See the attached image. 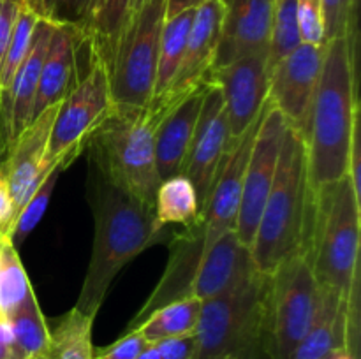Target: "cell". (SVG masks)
I'll return each instance as SVG.
<instances>
[{
  "label": "cell",
  "mask_w": 361,
  "mask_h": 359,
  "mask_svg": "<svg viewBox=\"0 0 361 359\" xmlns=\"http://www.w3.org/2000/svg\"><path fill=\"white\" fill-rule=\"evenodd\" d=\"M147 345L148 341L136 329L126 331L123 336H120L108 348L95 354L94 359H136Z\"/></svg>",
  "instance_id": "35"
},
{
  "label": "cell",
  "mask_w": 361,
  "mask_h": 359,
  "mask_svg": "<svg viewBox=\"0 0 361 359\" xmlns=\"http://www.w3.org/2000/svg\"><path fill=\"white\" fill-rule=\"evenodd\" d=\"M324 44L300 42L270 69L268 99L282 113L286 123L305 137L310 109L323 69Z\"/></svg>",
  "instance_id": "11"
},
{
  "label": "cell",
  "mask_w": 361,
  "mask_h": 359,
  "mask_svg": "<svg viewBox=\"0 0 361 359\" xmlns=\"http://www.w3.org/2000/svg\"><path fill=\"white\" fill-rule=\"evenodd\" d=\"M166 109L168 104L154 101L141 109L115 108L85 148L88 164L150 208H155V192L161 183L155 134Z\"/></svg>",
  "instance_id": "5"
},
{
  "label": "cell",
  "mask_w": 361,
  "mask_h": 359,
  "mask_svg": "<svg viewBox=\"0 0 361 359\" xmlns=\"http://www.w3.org/2000/svg\"><path fill=\"white\" fill-rule=\"evenodd\" d=\"M85 46V37L76 28L55 25L44 62L41 67L37 92H35L32 120L51 106L62 102V99L80 81V49Z\"/></svg>",
  "instance_id": "21"
},
{
  "label": "cell",
  "mask_w": 361,
  "mask_h": 359,
  "mask_svg": "<svg viewBox=\"0 0 361 359\" xmlns=\"http://www.w3.org/2000/svg\"><path fill=\"white\" fill-rule=\"evenodd\" d=\"M94 317L71 308L49 331V359H94Z\"/></svg>",
  "instance_id": "27"
},
{
  "label": "cell",
  "mask_w": 361,
  "mask_h": 359,
  "mask_svg": "<svg viewBox=\"0 0 361 359\" xmlns=\"http://www.w3.org/2000/svg\"><path fill=\"white\" fill-rule=\"evenodd\" d=\"M310 215L312 196L307 182L305 139L298 129L288 125L274 185L250 245L257 273L270 277L288 257L305 250Z\"/></svg>",
  "instance_id": "3"
},
{
  "label": "cell",
  "mask_w": 361,
  "mask_h": 359,
  "mask_svg": "<svg viewBox=\"0 0 361 359\" xmlns=\"http://www.w3.org/2000/svg\"><path fill=\"white\" fill-rule=\"evenodd\" d=\"M130 0H97L94 18L87 34V46L111 58L120 34L129 20Z\"/></svg>",
  "instance_id": "28"
},
{
  "label": "cell",
  "mask_w": 361,
  "mask_h": 359,
  "mask_svg": "<svg viewBox=\"0 0 361 359\" xmlns=\"http://www.w3.org/2000/svg\"><path fill=\"white\" fill-rule=\"evenodd\" d=\"M162 359H197V345L194 334L168 338L154 344Z\"/></svg>",
  "instance_id": "37"
},
{
  "label": "cell",
  "mask_w": 361,
  "mask_h": 359,
  "mask_svg": "<svg viewBox=\"0 0 361 359\" xmlns=\"http://www.w3.org/2000/svg\"><path fill=\"white\" fill-rule=\"evenodd\" d=\"M286 127L288 123L282 113L268 99L263 108L259 127L254 136L245 175H243L242 201H240L238 220H236L235 229L238 239L243 245L249 246V250L252 245L254 232L259 224L261 213H263L264 203L274 185Z\"/></svg>",
  "instance_id": "10"
},
{
  "label": "cell",
  "mask_w": 361,
  "mask_h": 359,
  "mask_svg": "<svg viewBox=\"0 0 361 359\" xmlns=\"http://www.w3.org/2000/svg\"><path fill=\"white\" fill-rule=\"evenodd\" d=\"M192 18L194 9H189L164 20L161 32V42H159L157 73H155V87L152 101L162 97L168 92L173 80H175L176 70H178L180 62H182L183 51H185Z\"/></svg>",
  "instance_id": "26"
},
{
  "label": "cell",
  "mask_w": 361,
  "mask_h": 359,
  "mask_svg": "<svg viewBox=\"0 0 361 359\" xmlns=\"http://www.w3.org/2000/svg\"><path fill=\"white\" fill-rule=\"evenodd\" d=\"M25 0H0V67Z\"/></svg>",
  "instance_id": "36"
},
{
  "label": "cell",
  "mask_w": 361,
  "mask_h": 359,
  "mask_svg": "<svg viewBox=\"0 0 361 359\" xmlns=\"http://www.w3.org/2000/svg\"><path fill=\"white\" fill-rule=\"evenodd\" d=\"M7 319L14 336L13 359L48 358L49 327L34 291L28 292L27 298L7 313Z\"/></svg>",
  "instance_id": "23"
},
{
  "label": "cell",
  "mask_w": 361,
  "mask_h": 359,
  "mask_svg": "<svg viewBox=\"0 0 361 359\" xmlns=\"http://www.w3.org/2000/svg\"><path fill=\"white\" fill-rule=\"evenodd\" d=\"M348 299L331 289L321 287L316 317L289 359H326L331 352L348 351Z\"/></svg>",
  "instance_id": "22"
},
{
  "label": "cell",
  "mask_w": 361,
  "mask_h": 359,
  "mask_svg": "<svg viewBox=\"0 0 361 359\" xmlns=\"http://www.w3.org/2000/svg\"><path fill=\"white\" fill-rule=\"evenodd\" d=\"M32 291L34 289L18 256L16 246L11 239H6L0 257V312L7 315Z\"/></svg>",
  "instance_id": "30"
},
{
  "label": "cell",
  "mask_w": 361,
  "mask_h": 359,
  "mask_svg": "<svg viewBox=\"0 0 361 359\" xmlns=\"http://www.w3.org/2000/svg\"><path fill=\"white\" fill-rule=\"evenodd\" d=\"M296 23L302 42L314 46H323L326 42L323 0H296Z\"/></svg>",
  "instance_id": "34"
},
{
  "label": "cell",
  "mask_w": 361,
  "mask_h": 359,
  "mask_svg": "<svg viewBox=\"0 0 361 359\" xmlns=\"http://www.w3.org/2000/svg\"><path fill=\"white\" fill-rule=\"evenodd\" d=\"M224 11V0H207L194 9L185 51H183L175 80L169 84L168 92L162 97L154 99V102L171 104V102L185 97L189 92H192L200 84L210 81Z\"/></svg>",
  "instance_id": "16"
},
{
  "label": "cell",
  "mask_w": 361,
  "mask_h": 359,
  "mask_svg": "<svg viewBox=\"0 0 361 359\" xmlns=\"http://www.w3.org/2000/svg\"><path fill=\"white\" fill-rule=\"evenodd\" d=\"M13 231V197L4 165L0 164V236L11 238Z\"/></svg>",
  "instance_id": "38"
},
{
  "label": "cell",
  "mask_w": 361,
  "mask_h": 359,
  "mask_svg": "<svg viewBox=\"0 0 361 359\" xmlns=\"http://www.w3.org/2000/svg\"><path fill=\"white\" fill-rule=\"evenodd\" d=\"M37 21L39 16L28 7L27 0H25L23 7L20 11V16L16 20V25H14V30L13 35H11L9 46L6 49V55H4L2 67H0V97L9 90L11 83L14 80V74L18 73L21 62L27 56Z\"/></svg>",
  "instance_id": "31"
},
{
  "label": "cell",
  "mask_w": 361,
  "mask_h": 359,
  "mask_svg": "<svg viewBox=\"0 0 361 359\" xmlns=\"http://www.w3.org/2000/svg\"><path fill=\"white\" fill-rule=\"evenodd\" d=\"M69 164H73V162L67 160V162H62L60 165H56V168L51 171V175H49L48 178H46L44 182H42L41 185L32 192L30 197H28L23 210L20 211L16 222H14L13 231H11V241H13L14 246H16L18 243L23 241V239L34 231L35 225L41 222L42 215L46 213V208H48L49 204V199H51L53 190H55L56 180H59L60 172L66 171V169L69 168Z\"/></svg>",
  "instance_id": "32"
},
{
  "label": "cell",
  "mask_w": 361,
  "mask_h": 359,
  "mask_svg": "<svg viewBox=\"0 0 361 359\" xmlns=\"http://www.w3.org/2000/svg\"><path fill=\"white\" fill-rule=\"evenodd\" d=\"M44 359H49V358H44Z\"/></svg>",
  "instance_id": "45"
},
{
  "label": "cell",
  "mask_w": 361,
  "mask_h": 359,
  "mask_svg": "<svg viewBox=\"0 0 361 359\" xmlns=\"http://www.w3.org/2000/svg\"><path fill=\"white\" fill-rule=\"evenodd\" d=\"M27 4L41 20L76 28L83 34L87 42V34L97 0H27Z\"/></svg>",
  "instance_id": "29"
},
{
  "label": "cell",
  "mask_w": 361,
  "mask_h": 359,
  "mask_svg": "<svg viewBox=\"0 0 361 359\" xmlns=\"http://www.w3.org/2000/svg\"><path fill=\"white\" fill-rule=\"evenodd\" d=\"M210 80L224 97L231 144L256 123L267 104L270 92L268 55L245 56L229 65L212 69Z\"/></svg>",
  "instance_id": "12"
},
{
  "label": "cell",
  "mask_w": 361,
  "mask_h": 359,
  "mask_svg": "<svg viewBox=\"0 0 361 359\" xmlns=\"http://www.w3.org/2000/svg\"><path fill=\"white\" fill-rule=\"evenodd\" d=\"M268 280L261 273L233 291L201 303L197 359H259L264 354V301Z\"/></svg>",
  "instance_id": "6"
},
{
  "label": "cell",
  "mask_w": 361,
  "mask_h": 359,
  "mask_svg": "<svg viewBox=\"0 0 361 359\" xmlns=\"http://www.w3.org/2000/svg\"><path fill=\"white\" fill-rule=\"evenodd\" d=\"M0 313H2V312H0Z\"/></svg>",
  "instance_id": "46"
},
{
  "label": "cell",
  "mask_w": 361,
  "mask_h": 359,
  "mask_svg": "<svg viewBox=\"0 0 361 359\" xmlns=\"http://www.w3.org/2000/svg\"><path fill=\"white\" fill-rule=\"evenodd\" d=\"M257 273L249 246L243 245L235 231L226 232L207 252L201 253L194 273L190 296L201 301L233 291Z\"/></svg>",
  "instance_id": "19"
},
{
  "label": "cell",
  "mask_w": 361,
  "mask_h": 359,
  "mask_svg": "<svg viewBox=\"0 0 361 359\" xmlns=\"http://www.w3.org/2000/svg\"><path fill=\"white\" fill-rule=\"evenodd\" d=\"M210 83L212 80L168 104L162 115L155 134V162L161 180L182 172Z\"/></svg>",
  "instance_id": "18"
},
{
  "label": "cell",
  "mask_w": 361,
  "mask_h": 359,
  "mask_svg": "<svg viewBox=\"0 0 361 359\" xmlns=\"http://www.w3.org/2000/svg\"><path fill=\"white\" fill-rule=\"evenodd\" d=\"M355 60L356 35L324 42L323 69L303 137L310 196L349 175L353 139L360 129Z\"/></svg>",
  "instance_id": "2"
},
{
  "label": "cell",
  "mask_w": 361,
  "mask_h": 359,
  "mask_svg": "<svg viewBox=\"0 0 361 359\" xmlns=\"http://www.w3.org/2000/svg\"><path fill=\"white\" fill-rule=\"evenodd\" d=\"M201 253H203V218L189 227H183V231L173 232L171 243H169V263L162 275V280L159 282L154 294L148 298L140 313L130 320L126 331L134 329L154 310L190 296V285H192Z\"/></svg>",
  "instance_id": "20"
},
{
  "label": "cell",
  "mask_w": 361,
  "mask_h": 359,
  "mask_svg": "<svg viewBox=\"0 0 361 359\" xmlns=\"http://www.w3.org/2000/svg\"><path fill=\"white\" fill-rule=\"evenodd\" d=\"M164 20L166 0H148L127 20L108 63L115 108L141 109L150 104Z\"/></svg>",
  "instance_id": "8"
},
{
  "label": "cell",
  "mask_w": 361,
  "mask_h": 359,
  "mask_svg": "<svg viewBox=\"0 0 361 359\" xmlns=\"http://www.w3.org/2000/svg\"><path fill=\"white\" fill-rule=\"evenodd\" d=\"M155 217L161 225H189L203 218L196 187L183 172L161 180L155 192Z\"/></svg>",
  "instance_id": "24"
},
{
  "label": "cell",
  "mask_w": 361,
  "mask_h": 359,
  "mask_svg": "<svg viewBox=\"0 0 361 359\" xmlns=\"http://www.w3.org/2000/svg\"><path fill=\"white\" fill-rule=\"evenodd\" d=\"M214 69L240 58L270 53L275 0H224Z\"/></svg>",
  "instance_id": "15"
},
{
  "label": "cell",
  "mask_w": 361,
  "mask_h": 359,
  "mask_svg": "<svg viewBox=\"0 0 361 359\" xmlns=\"http://www.w3.org/2000/svg\"><path fill=\"white\" fill-rule=\"evenodd\" d=\"M326 359H356V358L353 354H349V352L345 351V348H341V351L331 352V354L328 355Z\"/></svg>",
  "instance_id": "41"
},
{
  "label": "cell",
  "mask_w": 361,
  "mask_h": 359,
  "mask_svg": "<svg viewBox=\"0 0 361 359\" xmlns=\"http://www.w3.org/2000/svg\"><path fill=\"white\" fill-rule=\"evenodd\" d=\"M136 359H162V355L159 354L157 347L154 344H148Z\"/></svg>",
  "instance_id": "40"
},
{
  "label": "cell",
  "mask_w": 361,
  "mask_h": 359,
  "mask_svg": "<svg viewBox=\"0 0 361 359\" xmlns=\"http://www.w3.org/2000/svg\"><path fill=\"white\" fill-rule=\"evenodd\" d=\"M361 199L351 176L312 194V215L305 252L321 287L349 301V313L360 315L358 264Z\"/></svg>",
  "instance_id": "4"
},
{
  "label": "cell",
  "mask_w": 361,
  "mask_h": 359,
  "mask_svg": "<svg viewBox=\"0 0 361 359\" xmlns=\"http://www.w3.org/2000/svg\"><path fill=\"white\" fill-rule=\"evenodd\" d=\"M147 2H148V0H130V13H129V16L133 13H136L137 9H141V7H143Z\"/></svg>",
  "instance_id": "43"
},
{
  "label": "cell",
  "mask_w": 361,
  "mask_h": 359,
  "mask_svg": "<svg viewBox=\"0 0 361 359\" xmlns=\"http://www.w3.org/2000/svg\"><path fill=\"white\" fill-rule=\"evenodd\" d=\"M201 303L203 301L197 299L196 296H185L182 299H176V301L168 303V305L148 313L143 322L137 324L134 329L148 344L194 334L197 319H200Z\"/></svg>",
  "instance_id": "25"
},
{
  "label": "cell",
  "mask_w": 361,
  "mask_h": 359,
  "mask_svg": "<svg viewBox=\"0 0 361 359\" xmlns=\"http://www.w3.org/2000/svg\"><path fill=\"white\" fill-rule=\"evenodd\" d=\"M207 0H166V20L183 13V11L196 9Z\"/></svg>",
  "instance_id": "39"
},
{
  "label": "cell",
  "mask_w": 361,
  "mask_h": 359,
  "mask_svg": "<svg viewBox=\"0 0 361 359\" xmlns=\"http://www.w3.org/2000/svg\"><path fill=\"white\" fill-rule=\"evenodd\" d=\"M324 41L356 35L358 0H323Z\"/></svg>",
  "instance_id": "33"
},
{
  "label": "cell",
  "mask_w": 361,
  "mask_h": 359,
  "mask_svg": "<svg viewBox=\"0 0 361 359\" xmlns=\"http://www.w3.org/2000/svg\"><path fill=\"white\" fill-rule=\"evenodd\" d=\"M229 122L226 113L224 97L217 84L212 81L197 118L189 155L182 172L196 187L203 215L204 204L212 192L219 168L229 148Z\"/></svg>",
  "instance_id": "13"
},
{
  "label": "cell",
  "mask_w": 361,
  "mask_h": 359,
  "mask_svg": "<svg viewBox=\"0 0 361 359\" xmlns=\"http://www.w3.org/2000/svg\"><path fill=\"white\" fill-rule=\"evenodd\" d=\"M88 203L94 215V245L87 275L74 305L85 315H97L116 275L148 246L173 234L161 225L155 208L147 206L88 164Z\"/></svg>",
  "instance_id": "1"
},
{
  "label": "cell",
  "mask_w": 361,
  "mask_h": 359,
  "mask_svg": "<svg viewBox=\"0 0 361 359\" xmlns=\"http://www.w3.org/2000/svg\"><path fill=\"white\" fill-rule=\"evenodd\" d=\"M59 104L51 106L37 118L32 120L30 125L13 141L6 153V160L2 162L13 197V227L18 215L30 197L35 176L39 175L46 160L49 132Z\"/></svg>",
  "instance_id": "17"
},
{
  "label": "cell",
  "mask_w": 361,
  "mask_h": 359,
  "mask_svg": "<svg viewBox=\"0 0 361 359\" xmlns=\"http://www.w3.org/2000/svg\"><path fill=\"white\" fill-rule=\"evenodd\" d=\"M321 285L305 250L293 253L270 275L264 301V354L289 359L316 317Z\"/></svg>",
  "instance_id": "7"
},
{
  "label": "cell",
  "mask_w": 361,
  "mask_h": 359,
  "mask_svg": "<svg viewBox=\"0 0 361 359\" xmlns=\"http://www.w3.org/2000/svg\"><path fill=\"white\" fill-rule=\"evenodd\" d=\"M87 48V70L56 109L46 153L49 158H63L85 151L92 134L115 109L108 60L95 48Z\"/></svg>",
  "instance_id": "9"
},
{
  "label": "cell",
  "mask_w": 361,
  "mask_h": 359,
  "mask_svg": "<svg viewBox=\"0 0 361 359\" xmlns=\"http://www.w3.org/2000/svg\"><path fill=\"white\" fill-rule=\"evenodd\" d=\"M0 359H13V347L0 340Z\"/></svg>",
  "instance_id": "42"
},
{
  "label": "cell",
  "mask_w": 361,
  "mask_h": 359,
  "mask_svg": "<svg viewBox=\"0 0 361 359\" xmlns=\"http://www.w3.org/2000/svg\"><path fill=\"white\" fill-rule=\"evenodd\" d=\"M261 115L240 139L229 144L224 160L219 168L217 178H215L203 210V252H207L226 232L236 229L240 201H242L243 175H245L250 148H252L254 136L259 127Z\"/></svg>",
  "instance_id": "14"
},
{
  "label": "cell",
  "mask_w": 361,
  "mask_h": 359,
  "mask_svg": "<svg viewBox=\"0 0 361 359\" xmlns=\"http://www.w3.org/2000/svg\"><path fill=\"white\" fill-rule=\"evenodd\" d=\"M279 2H281V0H275V7H277V4H279Z\"/></svg>",
  "instance_id": "44"
}]
</instances>
